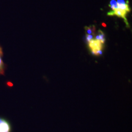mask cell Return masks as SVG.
<instances>
[{
  "label": "cell",
  "mask_w": 132,
  "mask_h": 132,
  "mask_svg": "<svg viewBox=\"0 0 132 132\" xmlns=\"http://www.w3.org/2000/svg\"><path fill=\"white\" fill-rule=\"evenodd\" d=\"M104 44L96 39H92L88 42V47L90 53L95 56H100L102 54Z\"/></svg>",
  "instance_id": "1"
},
{
  "label": "cell",
  "mask_w": 132,
  "mask_h": 132,
  "mask_svg": "<svg viewBox=\"0 0 132 132\" xmlns=\"http://www.w3.org/2000/svg\"><path fill=\"white\" fill-rule=\"evenodd\" d=\"M127 14V12L126 11L119 9V8H117L116 9L114 10V11H110V12H108V14H107V15L109 16H118V17L121 18V19H122L123 20H124L125 24L128 26V23L126 17Z\"/></svg>",
  "instance_id": "2"
},
{
  "label": "cell",
  "mask_w": 132,
  "mask_h": 132,
  "mask_svg": "<svg viewBox=\"0 0 132 132\" xmlns=\"http://www.w3.org/2000/svg\"><path fill=\"white\" fill-rule=\"evenodd\" d=\"M11 126L4 119L0 118V132H11Z\"/></svg>",
  "instance_id": "3"
},
{
  "label": "cell",
  "mask_w": 132,
  "mask_h": 132,
  "mask_svg": "<svg viewBox=\"0 0 132 132\" xmlns=\"http://www.w3.org/2000/svg\"><path fill=\"white\" fill-rule=\"evenodd\" d=\"M95 39L99 40L100 42H101L102 44H104L105 42V33H104L102 30H98V34H97L96 36H95Z\"/></svg>",
  "instance_id": "4"
},
{
  "label": "cell",
  "mask_w": 132,
  "mask_h": 132,
  "mask_svg": "<svg viewBox=\"0 0 132 132\" xmlns=\"http://www.w3.org/2000/svg\"><path fill=\"white\" fill-rule=\"evenodd\" d=\"M128 4H129V1H127L125 3H122V4H118V8L123 10V11H126L127 13L130 12V9Z\"/></svg>",
  "instance_id": "5"
},
{
  "label": "cell",
  "mask_w": 132,
  "mask_h": 132,
  "mask_svg": "<svg viewBox=\"0 0 132 132\" xmlns=\"http://www.w3.org/2000/svg\"><path fill=\"white\" fill-rule=\"evenodd\" d=\"M85 29L86 34H92V35H94L95 31V26L94 25L85 26Z\"/></svg>",
  "instance_id": "6"
},
{
  "label": "cell",
  "mask_w": 132,
  "mask_h": 132,
  "mask_svg": "<svg viewBox=\"0 0 132 132\" xmlns=\"http://www.w3.org/2000/svg\"><path fill=\"white\" fill-rule=\"evenodd\" d=\"M2 55L0 54V75H4V71H5V65L3 62L2 58H1Z\"/></svg>",
  "instance_id": "7"
},
{
  "label": "cell",
  "mask_w": 132,
  "mask_h": 132,
  "mask_svg": "<svg viewBox=\"0 0 132 132\" xmlns=\"http://www.w3.org/2000/svg\"><path fill=\"white\" fill-rule=\"evenodd\" d=\"M109 6H110V7L112 11L118 8V3H117L116 0H111Z\"/></svg>",
  "instance_id": "8"
},
{
  "label": "cell",
  "mask_w": 132,
  "mask_h": 132,
  "mask_svg": "<svg viewBox=\"0 0 132 132\" xmlns=\"http://www.w3.org/2000/svg\"><path fill=\"white\" fill-rule=\"evenodd\" d=\"M93 36L94 35H92V34H86V40L87 43L90 42L92 39H94Z\"/></svg>",
  "instance_id": "9"
},
{
  "label": "cell",
  "mask_w": 132,
  "mask_h": 132,
  "mask_svg": "<svg viewBox=\"0 0 132 132\" xmlns=\"http://www.w3.org/2000/svg\"><path fill=\"white\" fill-rule=\"evenodd\" d=\"M0 54H1V55H2V56H3V50H2V48L1 47V46H0Z\"/></svg>",
  "instance_id": "10"
},
{
  "label": "cell",
  "mask_w": 132,
  "mask_h": 132,
  "mask_svg": "<svg viewBox=\"0 0 132 132\" xmlns=\"http://www.w3.org/2000/svg\"><path fill=\"white\" fill-rule=\"evenodd\" d=\"M102 25L103 26V27H106V24L105 23H102Z\"/></svg>",
  "instance_id": "11"
}]
</instances>
